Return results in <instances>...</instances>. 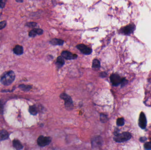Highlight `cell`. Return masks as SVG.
<instances>
[{"label":"cell","mask_w":151,"mask_h":150,"mask_svg":"<svg viewBox=\"0 0 151 150\" xmlns=\"http://www.w3.org/2000/svg\"><path fill=\"white\" fill-rule=\"evenodd\" d=\"M125 124V121L123 118H119L117 120V125L118 126H122L124 125Z\"/></svg>","instance_id":"cell-20"},{"label":"cell","mask_w":151,"mask_h":150,"mask_svg":"<svg viewBox=\"0 0 151 150\" xmlns=\"http://www.w3.org/2000/svg\"><path fill=\"white\" fill-rule=\"evenodd\" d=\"M37 25V24L35 23H27V26L29 27H35Z\"/></svg>","instance_id":"cell-24"},{"label":"cell","mask_w":151,"mask_h":150,"mask_svg":"<svg viewBox=\"0 0 151 150\" xmlns=\"http://www.w3.org/2000/svg\"><path fill=\"white\" fill-rule=\"evenodd\" d=\"M146 140H147V138L145 137H142L140 139V141L142 142H144Z\"/></svg>","instance_id":"cell-26"},{"label":"cell","mask_w":151,"mask_h":150,"mask_svg":"<svg viewBox=\"0 0 151 150\" xmlns=\"http://www.w3.org/2000/svg\"><path fill=\"white\" fill-rule=\"evenodd\" d=\"M19 88L21 89L22 90H23L24 91H28L31 89V87L30 85H19Z\"/></svg>","instance_id":"cell-19"},{"label":"cell","mask_w":151,"mask_h":150,"mask_svg":"<svg viewBox=\"0 0 151 150\" xmlns=\"http://www.w3.org/2000/svg\"><path fill=\"white\" fill-rule=\"evenodd\" d=\"M13 52L17 55H21L23 53V47L22 46L17 45L13 48Z\"/></svg>","instance_id":"cell-13"},{"label":"cell","mask_w":151,"mask_h":150,"mask_svg":"<svg viewBox=\"0 0 151 150\" xmlns=\"http://www.w3.org/2000/svg\"><path fill=\"white\" fill-rule=\"evenodd\" d=\"M100 120L102 122H106L107 121V116L104 114L101 113L100 115Z\"/></svg>","instance_id":"cell-21"},{"label":"cell","mask_w":151,"mask_h":150,"mask_svg":"<svg viewBox=\"0 0 151 150\" xmlns=\"http://www.w3.org/2000/svg\"><path fill=\"white\" fill-rule=\"evenodd\" d=\"M131 134L129 132H123L122 133H118L115 135L114 137V140L118 143H122L130 140L131 138Z\"/></svg>","instance_id":"cell-3"},{"label":"cell","mask_w":151,"mask_h":150,"mask_svg":"<svg viewBox=\"0 0 151 150\" xmlns=\"http://www.w3.org/2000/svg\"><path fill=\"white\" fill-rule=\"evenodd\" d=\"M76 48L83 54L85 55H90L92 52V49L91 48L88 47L87 46L84 44H78L76 46Z\"/></svg>","instance_id":"cell-6"},{"label":"cell","mask_w":151,"mask_h":150,"mask_svg":"<svg viewBox=\"0 0 151 150\" xmlns=\"http://www.w3.org/2000/svg\"><path fill=\"white\" fill-rule=\"evenodd\" d=\"M9 136L8 132L5 130H0V141L7 140Z\"/></svg>","instance_id":"cell-14"},{"label":"cell","mask_w":151,"mask_h":150,"mask_svg":"<svg viewBox=\"0 0 151 150\" xmlns=\"http://www.w3.org/2000/svg\"><path fill=\"white\" fill-rule=\"evenodd\" d=\"M60 98L65 101V106L69 111L72 110L74 107L72 98L66 93H62L60 95Z\"/></svg>","instance_id":"cell-4"},{"label":"cell","mask_w":151,"mask_h":150,"mask_svg":"<svg viewBox=\"0 0 151 150\" xmlns=\"http://www.w3.org/2000/svg\"><path fill=\"white\" fill-rule=\"evenodd\" d=\"M100 74L101 76L102 77H106V73H105V72H102V73H101Z\"/></svg>","instance_id":"cell-27"},{"label":"cell","mask_w":151,"mask_h":150,"mask_svg":"<svg viewBox=\"0 0 151 150\" xmlns=\"http://www.w3.org/2000/svg\"><path fill=\"white\" fill-rule=\"evenodd\" d=\"M144 147L145 150H151V142H147L144 145Z\"/></svg>","instance_id":"cell-22"},{"label":"cell","mask_w":151,"mask_h":150,"mask_svg":"<svg viewBox=\"0 0 151 150\" xmlns=\"http://www.w3.org/2000/svg\"><path fill=\"white\" fill-rule=\"evenodd\" d=\"M65 64V61L62 56H59L57 59V61L56 63V64L58 68H61Z\"/></svg>","instance_id":"cell-16"},{"label":"cell","mask_w":151,"mask_h":150,"mask_svg":"<svg viewBox=\"0 0 151 150\" xmlns=\"http://www.w3.org/2000/svg\"><path fill=\"white\" fill-rule=\"evenodd\" d=\"M43 33V31L41 29H34L31 30L29 33L30 37H35L36 35H41Z\"/></svg>","instance_id":"cell-10"},{"label":"cell","mask_w":151,"mask_h":150,"mask_svg":"<svg viewBox=\"0 0 151 150\" xmlns=\"http://www.w3.org/2000/svg\"><path fill=\"white\" fill-rule=\"evenodd\" d=\"M62 57L66 59V60H74L77 57V55L76 54H73L68 51H63L61 53Z\"/></svg>","instance_id":"cell-8"},{"label":"cell","mask_w":151,"mask_h":150,"mask_svg":"<svg viewBox=\"0 0 151 150\" xmlns=\"http://www.w3.org/2000/svg\"><path fill=\"white\" fill-rule=\"evenodd\" d=\"M5 3L4 1L0 0V8H4V6H5Z\"/></svg>","instance_id":"cell-25"},{"label":"cell","mask_w":151,"mask_h":150,"mask_svg":"<svg viewBox=\"0 0 151 150\" xmlns=\"http://www.w3.org/2000/svg\"><path fill=\"white\" fill-rule=\"evenodd\" d=\"M110 80L113 85L117 86L121 84L123 85H125L127 82V80L125 78H122L119 75L116 74H113L110 76Z\"/></svg>","instance_id":"cell-2"},{"label":"cell","mask_w":151,"mask_h":150,"mask_svg":"<svg viewBox=\"0 0 151 150\" xmlns=\"http://www.w3.org/2000/svg\"><path fill=\"white\" fill-rule=\"evenodd\" d=\"M15 74L12 71L4 73L1 77L0 82L4 85H9L12 84L15 79Z\"/></svg>","instance_id":"cell-1"},{"label":"cell","mask_w":151,"mask_h":150,"mask_svg":"<svg viewBox=\"0 0 151 150\" xmlns=\"http://www.w3.org/2000/svg\"><path fill=\"white\" fill-rule=\"evenodd\" d=\"M16 2H23V0H20V1H19V0H16Z\"/></svg>","instance_id":"cell-28"},{"label":"cell","mask_w":151,"mask_h":150,"mask_svg":"<svg viewBox=\"0 0 151 150\" xmlns=\"http://www.w3.org/2000/svg\"><path fill=\"white\" fill-rule=\"evenodd\" d=\"M102 139L100 137H96L92 139V145L94 147L100 146L102 144Z\"/></svg>","instance_id":"cell-11"},{"label":"cell","mask_w":151,"mask_h":150,"mask_svg":"<svg viewBox=\"0 0 151 150\" xmlns=\"http://www.w3.org/2000/svg\"><path fill=\"white\" fill-rule=\"evenodd\" d=\"M139 125L142 129H145L147 125V119L145 113L141 112L139 119Z\"/></svg>","instance_id":"cell-7"},{"label":"cell","mask_w":151,"mask_h":150,"mask_svg":"<svg viewBox=\"0 0 151 150\" xmlns=\"http://www.w3.org/2000/svg\"><path fill=\"white\" fill-rule=\"evenodd\" d=\"M12 144L14 148L16 150H21L23 148V146L21 143L18 140H14L12 142Z\"/></svg>","instance_id":"cell-12"},{"label":"cell","mask_w":151,"mask_h":150,"mask_svg":"<svg viewBox=\"0 0 151 150\" xmlns=\"http://www.w3.org/2000/svg\"><path fill=\"white\" fill-rule=\"evenodd\" d=\"M64 41L59 39H53L50 41L51 44L54 45H62L64 44Z\"/></svg>","instance_id":"cell-15"},{"label":"cell","mask_w":151,"mask_h":150,"mask_svg":"<svg viewBox=\"0 0 151 150\" xmlns=\"http://www.w3.org/2000/svg\"><path fill=\"white\" fill-rule=\"evenodd\" d=\"M92 68H99L100 67V63L99 60L95 59L92 63Z\"/></svg>","instance_id":"cell-18"},{"label":"cell","mask_w":151,"mask_h":150,"mask_svg":"<svg viewBox=\"0 0 151 150\" xmlns=\"http://www.w3.org/2000/svg\"><path fill=\"white\" fill-rule=\"evenodd\" d=\"M29 112L32 115H35L38 113V111L37 107L35 105H34V106H31L30 107L29 109Z\"/></svg>","instance_id":"cell-17"},{"label":"cell","mask_w":151,"mask_h":150,"mask_svg":"<svg viewBox=\"0 0 151 150\" xmlns=\"http://www.w3.org/2000/svg\"><path fill=\"white\" fill-rule=\"evenodd\" d=\"M51 141V139L50 137H44L40 136L37 140V143L39 146L45 147L50 144Z\"/></svg>","instance_id":"cell-5"},{"label":"cell","mask_w":151,"mask_h":150,"mask_svg":"<svg viewBox=\"0 0 151 150\" xmlns=\"http://www.w3.org/2000/svg\"><path fill=\"white\" fill-rule=\"evenodd\" d=\"M7 24V22L5 21L1 22H0V30L3 29L4 28L6 27Z\"/></svg>","instance_id":"cell-23"},{"label":"cell","mask_w":151,"mask_h":150,"mask_svg":"<svg viewBox=\"0 0 151 150\" xmlns=\"http://www.w3.org/2000/svg\"><path fill=\"white\" fill-rule=\"evenodd\" d=\"M135 26L134 25H130L124 27L123 29L122 32L125 35H130L134 31Z\"/></svg>","instance_id":"cell-9"}]
</instances>
